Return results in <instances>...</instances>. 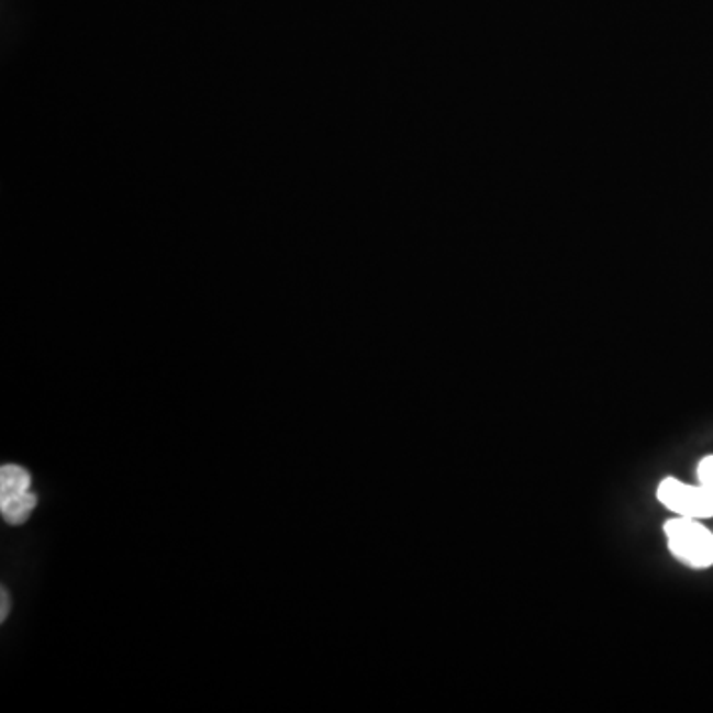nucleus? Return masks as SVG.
I'll return each instance as SVG.
<instances>
[{"instance_id": "nucleus-5", "label": "nucleus", "mask_w": 713, "mask_h": 713, "mask_svg": "<svg viewBox=\"0 0 713 713\" xmlns=\"http://www.w3.org/2000/svg\"><path fill=\"white\" fill-rule=\"evenodd\" d=\"M0 599H2V609H0L2 613H0V619L7 621V614H9V609H11V601H9V593L4 589H2V597Z\"/></svg>"}, {"instance_id": "nucleus-1", "label": "nucleus", "mask_w": 713, "mask_h": 713, "mask_svg": "<svg viewBox=\"0 0 713 713\" xmlns=\"http://www.w3.org/2000/svg\"><path fill=\"white\" fill-rule=\"evenodd\" d=\"M668 549L678 561L692 569L713 565V532L693 517H680L664 523Z\"/></svg>"}, {"instance_id": "nucleus-2", "label": "nucleus", "mask_w": 713, "mask_h": 713, "mask_svg": "<svg viewBox=\"0 0 713 713\" xmlns=\"http://www.w3.org/2000/svg\"><path fill=\"white\" fill-rule=\"evenodd\" d=\"M656 498L668 512L680 517L705 520L713 515V492L703 483H686L676 478H666L658 483Z\"/></svg>"}, {"instance_id": "nucleus-3", "label": "nucleus", "mask_w": 713, "mask_h": 713, "mask_svg": "<svg viewBox=\"0 0 713 713\" xmlns=\"http://www.w3.org/2000/svg\"><path fill=\"white\" fill-rule=\"evenodd\" d=\"M31 474L22 466L7 464L0 468V512L4 522L21 525L36 508V495L31 490Z\"/></svg>"}, {"instance_id": "nucleus-4", "label": "nucleus", "mask_w": 713, "mask_h": 713, "mask_svg": "<svg viewBox=\"0 0 713 713\" xmlns=\"http://www.w3.org/2000/svg\"><path fill=\"white\" fill-rule=\"evenodd\" d=\"M698 482L713 492V456H705L702 463L698 464Z\"/></svg>"}]
</instances>
